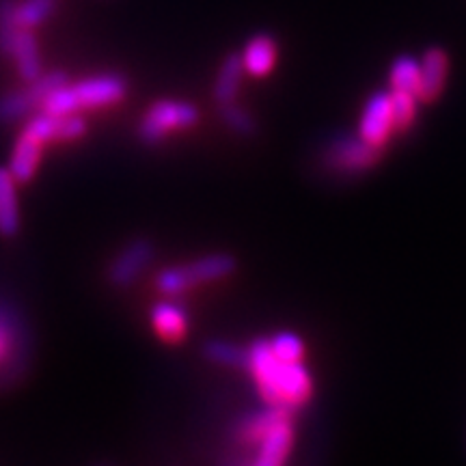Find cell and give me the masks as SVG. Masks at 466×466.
Returning <instances> with one entry per match:
<instances>
[{
	"mask_svg": "<svg viewBox=\"0 0 466 466\" xmlns=\"http://www.w3.org/2000/svg\"><path fill=\"white\" fill-rule=\"evenodd\" d=\"M236 258L227 253H209L203 258L188 261V264H177L162 268L156 275V289L162 296L175 299L184 291L199 288L203 283L220 281L236 272Z\"/></svg>",
	"mask_w": 466,
	"mask_h": 466,
	"instance_id": "obj_2",
	"label": "cell"
},
{
	"mask_svg": "<svg viewBox=\"0 0 466 466\" xmlns=\"http://www.w3.org/2000/svg\"><path fill=\"white\" fill-rule=\"evenodd\" d=\"M380 158V149L359 137H339L326 149V162L341 173H360L371 168Z\"/></svg>",
	"mask_w": 466,
	"mask_h": 466,
	"instance_id": "obj_5",
	"label": "cell"
},
{
	"mask_svg": "<svg viewBox=\"0 0 466 466\" xmlns=\"http://www.w3.org/2000/svg\"><path fill=\"white\" fill-rule=\"evenodd\" d=\"M419 96L410 91H391V108L395 130H408L415 124L419 113Z\"/></svg>",
	"mask_w": 466,
	"mask_h": 466,
	"instance_id": "obj_22",
	"label": "cell"
},
{
	"mask_svg": "<svg viewBox=\"0 0 466 466\" xmlns=\"http://www.w3.org/2000/svg\"><path fill=\"white\" fill-rule=\"evenodd\" d=\"M419 74H421V63L412 55H400L393 61L391 72H389V83L391 91H410L419 89Z\"/></svg>",
	"mask_w": 466,
	"mask_h": 466,
	"instance_id": "obj_18",
	"label": "cell"
},
{
	"mask_svg": "<svg viewBox=\"0 0 466 466\" xmlns=\"http://www.w3.org/2000/svg\"><path fill=\"white\" fill-rule=\"evenodd\" d=\"M44 147L46 143L39 137H35L31 130L22 127L20 137L11 149L9 156V173L14 175L17 184H28L33 182L35 175L39 171V165H42L44 158Z\"/></svg>",
	"mask_w": 466,
	"mask_h": 466,
	"instance_id": "obj_8",
	"label": "cell"
},
{
	"mask_svg": "<svg viewBox=\"0 0 466 466\" xmlns=\"http://www.w3.org/2000/svg\"><path fill=\"white\" fill-rule=\"evenodd\" d=\"M395 130L391 93L378 91L365 102L359 121V137L374 147L382 149Z\"/></svg>",
	"mask_w": 466,
	"mask_h": 466,
	"instance_id": "obj_6",
	"label": "cell"
},
{
	"mask_svg": "<svg viewBox=\"0 0 466 466\" xmlns=\"http://www.w3.org/2000/svg\"><path fill=\"white\" fill-rule=\"evenodd\" d=\"M11 56H14L17 74L25 83H33L35 78L42 76V56H39V44L33 31H20Z\"/></svg>",
	"mask_w": 466,
	"mask_h": 466,
	"instance_id": "obj_15",
	"label": "cell"
},
{
	"mask_svg": "<svg viewBox=\"0 0 466 466\" xmlns=\"http://www.w3.org/2000/svg\"><path fill=\"white\" fill-rule=\"evenodd\" d=\"M268 341H270L275 357L285 360V363H296V360H302V357H305V341L296 333H289V330L277 333Z\"/></svg>",
	"mask_w": 466,
	"mask_h": 466,
	"instance_id": "obj_24",
	"label": "cell"
},
{
	"mask_svg": "<svg viewBox=\"0 0 466 466\" xmlns=\"http://www.w3.org/2000/svg\"><path fill=\"white\" fill-rule=\"evenodd\" d=\"M151 326H154L156 335L167 343H179L186 339L190 329V316L188 311L175 302L173 299L160 300L151 307Z\"/></svg>",
	"mask_w": 466,
	"mask_h": 466,
	"instance_id": "obj_9",
	"label": "cell"
},
{
	"mask_svg": "<svg viewBox=\"0 0 466 466\" xmlns=\"http://www.w3.org/2000/svg\"><path fill=\"white\" fill-rule=\"evenodd\" d=\"M86 132H89V126H86L80 113L63 116L56 115V143L80 141V138L86 137Z\"/></svg>",
	"mask_w": 466,
	"mask_h": 466,
	"instance_id": "obj_26",
	"label": "cell"
},
{
	"mask_svg": "<svg viewBox=\"0 0 466 466\" xmlns=\"http://www.w3.org/2000/svg\"><path fill=\"white\" fill-rule=\"evenodd\" d=\"M199 124V108L192 102L184 100H158L145 110L141 124H138V138L143 145L156 147L171 132L190 130Z\"/></svg>",
	"mask_w": 466,
	"mask_h": 466,
	"instance_id": "obj_3",
	"label": "cell"
},
{
	"mask_svg": "<svg viewBox=\"0 0 466 466\" xmlns=\"http://www.w3.org/2000/svg\"><path fill=\"white\" fill-rule=\"evenodd\" d=\"M20 199L17 182L7 167H0V236L15 238L20 233Z\"/></svg>",
	"mask_w": 466,
	"mask_h": 466,
	"instance_id": "obj_13",
	"label": "cell"
},
{
	"mask_svg": "<svg viewBox=\"0 0 466 466\" xmlns=\"http://www.w3.org/2000/svg\"><path fill=\"white\" fill-rule=\"evenodd\" d=\"M294 445V425L291 417L277 423L264 439L258 442V453L248 466H285Z\"/></svg>",
	"mask_w": 466,
	"mask_h": 466,
	"instance_id": "obj_10",
	"label": "cell"
},
{
	"mask_svg": "<svg viewBox=\"0 0 466 466\" xmlns=\"http://www.w3.org/2000/svg\"><path fill=\"white\" fill-rule=\"evenodd\" d=\"M22 28L17 26V0H0V55L11 56Z\"/></svg>",
	"mask_w": 466,
	"mask_h": 466,
	"instance_id": "obj_21",
	"label": "cell"
},
{
	"mask_svg": "<svg viewBox=\"0 0 466 466\" xmlns=\"http://www.w3.org/2000/svg\"><path fill=\"white\" fill-rule=\"evenodd\" d=\"M156 258V247L149 238H134L115 255L106 268V281L115 289L132 288Z\"/></svg>",
	"mask_w": 466,
	"mask_h": 466,
	"instance_id": "obj_4",
	"label": "cell"
},
{
	"mask_svg": "<svg viewBox=\"0 0 466 466\" xmlns=\"http://www.w3.org/2000/svg\"><path fill=\"white\" fill-rule=\"evenodd\" d=\"M76 104L78 108H104L121 102L127 93V80L116 74L91 76L72 85Z\"/></svg>",
	"mask_w": 466,
	"mask_h": 466,
	"instance_id": "obj_7",
	"label": "cell"
},
{
	"mask_svg": "<svg viewBox=\"0 0 466 466\" xmlns=\"http://www.w3.org/2000/svg\"><path fill=\"white\" fill-rule=\"evenodd\" d=\"M244 74L247 72H244L242 56L238 55V52L225 56L223 66H220L218 74H217V80H214V89H212V96H214V100H217L218 106L238 100Z\"/></svg>",
	"mask_w": 466,
	"mask_h": 466,
	"instance_id": "obj_14",
	"label": "cell"
},
{
	"mask_svg": "<svg viewBox=\"0 0 466 466\" xmlns=\"http://www.w3.org/2000/svg\"><path fill=\"white\" fill-rule=\"evenodd\" d=\"M421 74H419L417 96L421 102H434L445 89L447 72H450V58L442 48H428L419 58Z\"/></svg>",
	"mask_w": 466,
	"mask_h": 466,
	"instance_id": "obj_11",
	"label": "cell"
},
{
	"mask_svg": "<svg viewBox=\"0 0 466 466\" xmlns=\"http://www.w3.org/2000/svg\"><path fill=\"white\" fill-rule=\"evenodd\" d=\"M55 11V0H22L17 5V26L22 31H33L42 22L48 20Z\"/></svg>",
	"mask_w": 466,
	"mask_h": 466,
	"instance_id": "obj_23",
	"label": "cell"
},
{
	"mask_svg": "<svg viewBox=\"0 0 466 466\" xmlns=\"http://www.w3.org/2000/svg\"><path fill=\"white\" fill-rule=\"evenodd\" d=\"M203 354L212 360V363L225 365V367H236V370H247V348L238 346L233 341L225 339H212L203 346Z\"/></svg>",
	"mask_w": 466,
	"mask_h": 466,
	"instance_id": "obj_20",
	"label": "cell"
},
{
	"mask_svg": "<svg viewBox=\"0 0 466 466\" xmlns=\"http://www.w3.org/2000/svg\"><path fill=\"white\" fill-rule=\"evenodd\" d=\"M289 415H291V410H288V408L268 406L266 410H259V412H255V415L244 419V421L240 423V428H238V439L258 445V442L264 439V436L270 432L277 423L289 419Z\"/></svg>",
	"mask_w": 466,
	"mask_h": 466,
	"instance_id": "obj_16",
	"label": "cell"
},
{
	"mask_svg": "<svg viewBox=\"0 0 466 466\" xmlns=\"http://www.w3.org/2000/svg\"><path fill=\"white\" fill-rule=\"evenodd\" d=\"M20 350V326L14 311L0 307V365L15 363Z\"/></svg>",
	"mask_w": 466,
	"mask_h": 466,
	"instance_id": "obj_19",
	"label": "cell"
},
{
	"mask_svg": "<svg viewBox=\"0 0 466 466\" xmlns=\"http://www.w3.org/2000/svg\"><path fill=\"white\" fill-rule=\"evenodd\" d=\"M242 66L244 72L253 78H264L275 69L279 58V46L268 33L255 35L248 39V44L242 50Z\"/></svg>",
	"mask_w": 466,
	"mask_h": 466,
	"instance_id": "obj_12",
	"label": "cell"
},
{
	"mask_svg": "<svg viewBox=\"0 0 466 466\" xmlns=\"http://www.w3.org/2000/svg\"><path fill=\"white\" fill-rule=\"evenodd\" d=\"M220 116H223L225 126L229 127L231 132L240 134V137H250V134H255V130H258L253 115L242 106H238L236 102L223 104V106H220Z\"/></svg>",
	"mask_w": 466,
	"mask_h": 466,
	"instance_id": "obj_25",
	"label": "cell"
},
{
	"mask_svg": "<svg viewBox=\"0 0 466 466\" xmlns=\"http://www.w3.org/2000/svg\"><path fill=\"white\" fill-rule=\"evenodd\" d=\"M247 370L268 406L299 408L313 393V378L302 360L285 363L272 352L270 341L255 339L247 348Z\"/></svg>",
	"mask_w": 466,
	"mask_h": 466,
	"instance_id": "obj_1",
	"label": "cell"
},
{
	"mask_svg": "<svg viewBox=\"0 0 466 466\" xmlns=\"http://www.w3.org/2000/svg\"><path fill=\"white\" fill-rule=\"evenodd\" d=\"M35 106H42L31 86L20 91H7L0 96V124H14V121L25 119L31 115Z\"/></svg>",
	"mask_w": 466,
	"mask_h": 466,
	"instance_id": "obj_17",
	"label": "cell"
}]
</instances>
